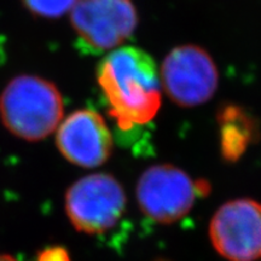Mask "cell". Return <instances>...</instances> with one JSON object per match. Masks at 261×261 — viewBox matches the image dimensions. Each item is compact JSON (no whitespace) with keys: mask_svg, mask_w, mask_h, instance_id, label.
Returning <instances> with one entry per match:
<instances>
[{"mask_svg":"<svg viewBox=\"0 0 261 261\" xmlns=\"http://www.w3.org/2000/svg\"><path fill=\"white\" fill-rule=\"evenodd\" d=\"M97 80L108 113L123 132L145 126L161 107V83L152 57L142 48L126 46L100 62Z\"/></svg>","mask_w":261,"mask_h":261,"instance_id":"6da1fadb","label":"cell"},{"mask_svg":"<svg viewBox=\"0 0 261 261\" xmlns=\"http://www.w3.org/2000/svg\"><path fill=\"white\" fill-rule=\"evenodd\" d=\"M0 115L12 135L37 142L60 126L63 100L50 81L37 76H18L3 91Z\"/></svg>","mask_w":261,"mask_h":261,"instance_id":"7a4b0ae2","label":"cell"},{"mask_svg":"<svg viewBox=\"0 0 261 261\" xmlns=\"http://www.w3.org/2000/svg\"><path fill=\"white\" fill-rule=\"evenodd\" d=\"M64 207L68 219L77 231L102 233L122 217L126 196L115 178L98 173L79 179L68 189Z\"/></svg>","mask_w":261,"mask_h":261,"instance_id":"3957f363","label":"cell"},{"mask_svg":"<svg viewBox=\"0 0 261 261\" xmlns=\"http://www.w3.org/2000/svg\"><path fill=\"white\" fill-rule=\"evenodd\" d=\"M70 21L80 46L100 54L120 46L133 34L138 15L132 0H76Z\"/></svg>","mask_w":261,"mask_h":261,"instance_id":"277c9868","label":"cell"},{"mask_svg":"<svg viewBox=\"0 0 261 261\" xmlns=\"http://www.w3.org/2000/svg\"><path fill=\"white\" fill-rule=\"evenodd\" d=\"M165 92L180 107H196L210 100L218 87L217 65L204 48L184 45L173 48L161 68Z\"/></svg>","mask_w":261,"mask_h":261,"instance_id":"5b68a950","label":"cell"},{"mask_svg":"<svg viewBox=\"0 0 261 261\" xmlns=\"http://www.w3.org/2000/svg\"><path fill=\"white\" fill-rule=\"evenodd\" d=\"M197 184L177 167L160 165L144 172L137 196L143 212L159 223H173L191 210Z\"/></svg>","mask_w":261,"mask_h":261,"instance_id":"8992f818","label":"cell"},{"mask_svg":"<svg viewBox=\"0 0 261 261\" xmlns=\"http://www.w3.org/2000/svg\"><path fill=\"white\" fill-rule=\"evenodd\" d=\"M215 249L230 261L261 259V204L237 200L224 204L211 224Z\"/></svg>","mask_w":261,"mask_h":261,"instance_id":"52a82bcc","label":"cell"},{"mask_svg":"<svg viewBox=\"0 0 261 261\" xmlns=\"http://www.w3.org/2000/svg\"><path fill=\"white\" fill-rule=\"evenodd\" d=\"M56 143L68 161L85 168L103 165L113 149L112 133L106 121L91 109L76 110L62 121Z\"/></svg>","mask_w":261,"mask_h":261,"instance_id":"ba28073f","label":"cell"},{"mask_svg":"<svg viewBox=\"0 0 261 261\" xmlns=\"http://www.w3.org/2000/svg\"><path fill=\"white\" fill-rule=\"evenodd\" d=\"M220 119L225 151L230 155L242 151L250 132V120L244 115L242 109L236 106L225 108L221 112Z\"/></svg>","mask_w":261,"mask_h":261,"instance_id":"9c48e42d","label":"cell"},{"mask_svg":"<svg viewBox=\"0 0 261 261\" xmlns=\"http://www.w3.org/2000/svg\"><path fill=\"white\" fill-rule=\"evenodd\" d=\"M76 0H23L33 14L46 18H57L73 9Z\"/></svg>","mask_w":261,"mask_h":261,"instance_id":"30bf717a","label":"cell"},{"mask_svg":"<svg viewBox=\"0 0 261 261\" xmlns=\"http://www.w3.org/2000/svg\"><path fill=\"white\" fill-rule=\"evenodd\" d=\"M37 261H70L69 254L61 247H51L39 253Z\"/></svg>","mask_w":261,"mask_h":261,"instance_id":"8fae6325","label":"cell"},{"mask_svg":"<svg viewBox=\"0 0 261 261\" xmlns=\"http://www.w3.org/2000/svg\"><path fill=\"white\" fill-rule=\"evenodd\" d=\"M0 261H19L15 256L9 255V254H0Z\"/></svg>","mask_w":261,"mask_h":261,"instance_id":"7c38bea8","label":"cell"}]
</instances>
